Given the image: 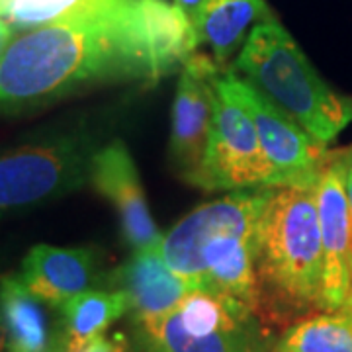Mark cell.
Masks as SVG:
<instances>
[{"label":"cell","instance_id":"obj_1","mask_svg":"<svg viewBox=\"0 0 352 352\" xmlns=\"http://www.w3.org/2000/svg\"><path fill=\"white\" fill-rule=\"evenodd\" d=\"M141 0H90L24 30L0 53V113L63 98L98 82H159Z\"/></svg>","mask_w":352,"mask_h":352},{"label":"cell","instance_id":"obj_2","mask_svg":"<svg viewBox=\"0 0 352 352\" xmlns=\"http://www.w3.org/2000/svg\"><path fill=\"white\" fill-rule=\"evenodd\" d=\"M272 192L235 190L192 210L163 235L159 249L166 264L196 289L231 298L258 315V229Z\"/></svg>","mask_w":352,"mask_h":352},{"label":"cell","instance_id":"obj_3","mask_svg":"<svg viewBox=\"0 0 352 352\" xmlns=\"http://www.w3.org/2000/svg\"><path fill=\"white\" fill-rule=\"evenodd\" d=\"M256 274L264 323L323 309V241L315 188H274L258 229Z\"/></svg>","mask_w":352,"mask_h":352},{"label":"cell","instance_id":"obj_4","mask_svg":"<svg viewBox=\"0 0 352 352\" xmlns=\"http://www.w3.org/2000/svg\"><path fill=\"white\" fill-rule=\"evenodd\" d=\"M235 71L325 145L352 124V96L335 90L315 71L276 18L252 28Z\"/></svg>","mask_w":352,"mask_h":352},{"label":"cell","instance_id":"obj_5","mask_svg":"<svg viewBox=\"0 0 352 352\" xmlns=\"http://www.w3.org/2000/svg\"><path fill=\"white\" fill-rule=\"evenodd\" d=\"M219 82L251 113L264 157L270 164V186L315 188L333 153L296 120L263 96L237 73L227 71Z\"/></svg>","mask_w":352,"mask_h":352},{"label":"cell","instance_id":"obj_6","mask_svg":"<svg viewBox=\"0 0 352 352\" xmlns=\"http://www.w3.org/2000/svg\"><path fill=\"white\" fill-rule=\"evenodd\" d=\"M92 147L82 138L25 145L0 157V210L30 208L90 180Z\"/></svg>","mask_w":352,"mask_h":352},{"label":"cell","instance_id":"obj_7","mask_svg":"<svg viewBox=\"0 0 352 352\" xmlns=\"http://www.w3.org/2000/svg\"><path fill=\"white\" fill-rule=\"evenodd\" d=\"M192 186L210 192L270 186V164L251 113L227 92L219 76L215 82L212 135Z\"/></svg>","mask_w":352,"mask_h":352},{"label":"cell","instance_id":"obj_8","mask_svg":"<svg viewBox=\"0 0 352 352\" xmlns=\"http://www.w3.org/2000/svg\"><path fill=\"white\" fill-rule=\"evenodd\" d=\"M219 75L221 65L198 51L180 69L168 149L175 170L188 184L196 180L208 151L214 126L215 82Z\"/></svg>","mask_w":352,"mask_h":352},{"label":"cell","instance_id":"obj_9","mask_svg":"<svg viewBox=\"0 0 352 352\" xmlns=\"http://www.w3.org/2000/svg\"><path fill=\"white\" fill-rule=\"evenodd\" d=\"M323 241V311L352 305V212L342 151L333 153L315 186Z\"/></svg>","mask_w":352,"mask_h":352},{"label":"cell","instance_id":"obj_10","mask_svg":"<svg viewBox=\"0 0 352 352\" xmlns=\"http://www.w3.org/2000/svg\"><path fill=\"white\" fill-rule=\"evenodd\" d=\"M90 182L113 206L124 239L133 251L161 247L163 235L155 226L138 166L122 141H112L96 149L90 163Z\"/></svg>","mask_w":352,"mask_h":352},{"label":"cell","instance_id":"obj_11","mask_svg":"<svg viewBox=\"0 0 352 352\" xmlns=\"http://www.w3.org/2000/svg\"><path fill=\"white\" fill-rule=\"evenodd\" d=\"M22 278L41 302L61 307L100 282V258L88 247L38 245L25 254Z\"/></svg>","mask_w":352,"mask_h":352},{"label":"cell","instance_id":"obj_12","mask_svg":"<svg viewBox=\"0 0 352 352\" xmlns=\"http://www.w3.org/2000/svg\"><path fill=\"white\" fill-rule=\"evenodd\" d=\"M108 282L112 289L126 294L135 323L173 311L196 289L166 264L159 247L133 252L131 258L113 270Z\"/></svg>","mask_w":352,"mask_h":352},{"label":"cell","instance_id":"obj_13","mask_svg":"<svg viewBox=\"0 0 352 352\" xmlns=\"http://www.w3.org/2000/svg\"><path fill=\"white\" fill-rule=\"evenodd\" d=\"M138 337L145 352H266L276 342L261 317L196 337L182 329L175 311L138 321Z\"/></svg>","mask_w":352,"mask_h":352},{"label":"cell","instance_id":"obj_14","mask_svg":"<svg viewBox=\"0 0 352 352\" xmlns=\"http://www.w3.org/2000/svg\"><path fill=\"white\" fill-rule=\"evenodd\" d=\"M0 319L8 337V352H65L53 337L43 302L25 286L24 278H0Z\"/></svg>","mask_w":352,"mask_h":352},{"label":"cell","instance_id":"obj_15","mask_svg":"<svg viewBox=\"0 0 352 352\" xmlns=\"http://www.w3.org/2000/svg\"><path fill=\"white\" fill-rule=\"evenodd\" d=\"M266 20H274V14L264 0H208L198 22V38L223 67L245 45L252 28Z\"/></svg>","mask_w":352,"mask_h":352},{"label":"cell","instance_id":"obj_16","mask_svg":"<svg viewBox=\"0 0 352 352\" xmlns=\"http://www.w3.org/2000/svg\"><path fill=\"white\" fill-rule=\"evenodd\" d=\"M129 311L122 289H87L61 305V344L65 352H82L94 339Z\"/></svg>","mask_w":352,"mask_h":352},{"label":"cell","instance_id":"obj_17","mask_svg":"<svg viewBox=\"0 0 352 352\" xmlns=\"http://www.w3.org/2000/svg\"><path fill=\"white\" fill-rule=\"evenodd\" d=\"M272 352H352V305L303 317L280 335Z\"/></svg>","mask_w":352,"mask_h":352},{"label":"cell","instance_id":"obj_18","mask_svg":"<svg viewBox=\"0 0 352 352\" xmlns=\"http://www.w3.org/2000/svg\"><path fill=\"white\" fill-rule=\"evenodd\" d=\"M90 0H6L2 20L12 30H32L76 12Z\"/></svg>","mask_w":352,"mask_h":352},{"label":"cell","instance_id":"obj_19","mask_svg":"<svg viewBox=\"0 0 352 352\" xmlns=\"http://www.w3.org/2000/svg\"><path fill=\"white\" fill-rule=\"evenodd\" d=\"M127 339L122 333H116L112 337L102 335L98 339H94L82 352H126Z\"/></svg>","mask_w":352,"mask_h":352},{"label":"cell","instance_id":"obj_20","mask_svg":"<svg viewBox=\"0 0 352 352\" xmlns=\"http://www.w3.org/2000/svg\"><path fill=\"white\" fill-rule=\"evenodd\" d=\"M206 2H208V0H175L176 6L188 16V20L194 24L196 32H198V22H200L201 10H204Z\"/></svg>","mask_w":352,"mask_h":352},{"label":"cell","instance_id":"obj_21","mask_svg":"<svg viewBox=\"0 0 352 352\" xmlns=\"http://www.w3.org/2000/svg\"><path fill=\"white\" fill-rule=\"evenodd\" d=\"M342 159H344V188L352 212V147L349 151H342Z\"/></svg>","mask_w":352,"mask_h":352},{"label":"cell","instance_id":"obj_22","mask_svg":"<svg viewBox=\"0 0 352 352\" xmlns=\"http://www.w3.org/2000/svg\"><path fill=\"white\" fill-rule=\"evenodd\" d=\"M12 32H14L12 28L0 18V53L4 51V47H6L8 43H10V39H12Z\"/></svg>","mask_w":352,"mask_h":352},{"label":"cell","instance_id":"obj_23","mask_svg":"<svg viewBox=\"0 0 352 352\" xmlns=\"http://www.w3.org/2000/svg\"><path fill=\"white\" fill-rule=\"evenodd\" d=\"M8 346V337H6V329H4V323L0 319V352L4 351Z\"/></svg>","mask_w":352,"mask_h":352},{"label":"cell","instance_id":"obj_24","mask_svg":"<svg viewBox=\"0 0 352 352\" xmlns=\"http://www.w3.org/2000/svg\"><path fill=\"white\" fill-rule=\"evenodd\" d=\"M4 6H6V0H0V18H2V12H4Z\"/></svg>","mask_w":352,"mask_h":352}]
</instances>
